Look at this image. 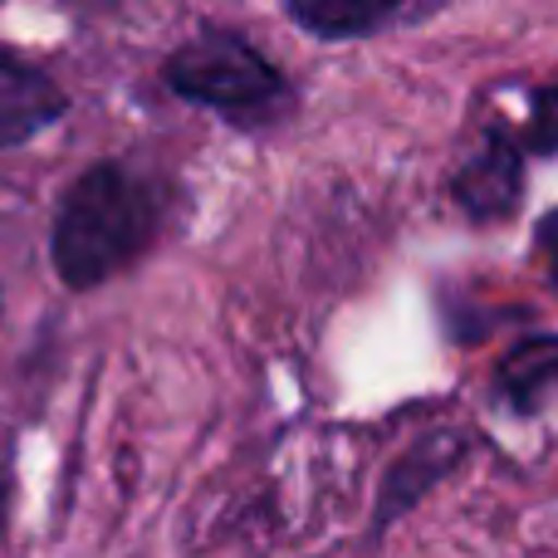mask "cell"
<instances>
[{"mask_svg": "<svg viewBox=\"0 0 558 558\" xmlns=\"http://www.w3.org/2000/svg\"><path fill=\"white\" fill-rule=\"evenodd\" d=\"M157 216L162 196L128 167H94L78 177L54 221V265L64 284L88 289L133 265L153 241Z\"/></svg>", "mask_w": 558, "mask_h": 558, "instance_id": "6da1fadb", "label": "cell"}, {"mask_svg": "<svg viewBox=\"0 0 558 558\" xmlns=\"http://www.w3.org/2000/svg\"><path fill=\"white\" fill-rule=\"evenodd\" d=\"M167 84L182 98L221 113H270L284 104V78L251 39L211 29L196 35L192 45H182L167 59Z\"/></svg>", "mask_w": 558, "mask_h": 558, "instance_id": "7a4b0ae2", "label": "cell"}, {"mask_svg": "<svg viewBox=\"0 0 558 558\" xmlns=\"http://www.w3.org/2000/svg\"><path fill=\"white\" fill-rule=\"evenodd\" d=\"M59 113H64V94L39 69L20 64L15 54L0 49V147H15L25 137H35Z\"/></svg>", "mask_w": 558, "mask_h": 558, "instance_id": "3957f363", "label": "cell"}, {"mask_svg": "<svg viewBox=\"0 0 558 558\" xmlns=\"http://www.w3.org/2000/svg\"><path fill=\"white\" fill-rule=\"evenodd\" d=\"M520 147L505 133L485 137V153L471 157V162L456 172V202L471 216H505L514 206V192H520Z\"/></svg>", "mask_w": 558, "mask_h": 558, "instance_id": "277c9868", "label": "cell"}, {"mask_svg": "<svg viewBox=\"0 0 558 558\" xmlns=\"http://www.w3.org/2000/svg\"><path fill=\"white\" fill-rule=\"evenodd\" d=\"M549 383H558V338H534V343L514 348L510 363L500 367V392L520 412H534Z\"/></svg>", "mask_w": 558, "mask_h": 558, "instance_id": "5b68a950", "label": "cell"}, {"mask_svg": "<svg viewBox=\"0 0 558 558\" xmlns=\"http://www.w3.org/2000/svg\"><path fill=\"white\" fill-rule=\"evenodd\" d=\"M289 15L304 29H314V35L353 39V35H367V29L392 25L407 10L402 5H343V0H333V5H289Z\"/></svg>", "mask_w": 558, "mask_h": 558, "instance_id": "8992f818", "label": "cell"}, {"mask_svg": "<svg viewBox=\"0 0 558 558\" xmlns=\"http://www.w3.org/2000/svg\"><path fill=\"white\" fill-rule=\"evenodd\" d=\"M520 153H554L558 147V84L554 88H530V118H524Z\"/></svg>", "mask_w": 558, "mask_h": 558, "instance_id": "52a82bcc", "label": "cell"}, {"mask_svg": "<svg viewBox=\"0 0 558 558\" xmlns=\"http://www.w3.org/2000/svg\"><path fill=\"white\" fill-rule=\"evenodd\" d=\"M539 251H544V260H549V284L558 289V211L539 221Z\"/></svg>", "mask_w": 558, "mask_h": 558, "instance_id": "ba28073f", "label": "cell"}]
</instances>
